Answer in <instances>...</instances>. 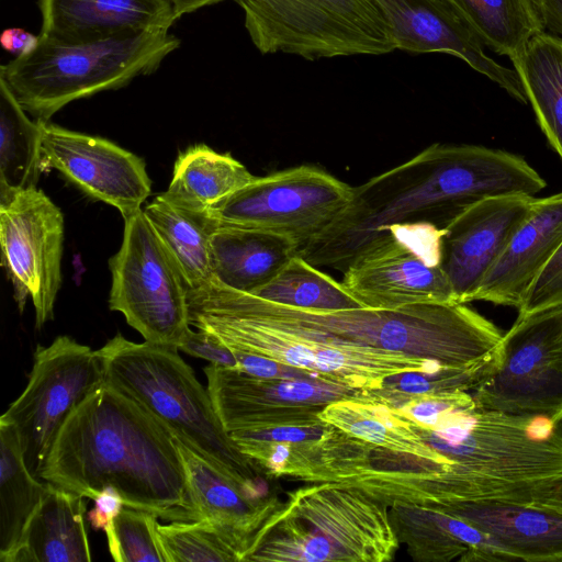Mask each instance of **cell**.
<instances>
[{"instance_id":"24","label":"cell","mask_w":562,"mask_h":562,"mask_svg":"<svg viewBox=\"0 0 562 562\" xmlns=\"http://www.w3.org/2000/svg\"><path fill=\"white\" fill-rule=\"evenodd\" d=\"M83 498L47 483L41 503L7 562H90Z\"/></svg>"},{"instance_id":"3","label":"cell","mask_w":562,"mask_h":562,"mask_svg":"<svg viewBox=\"0 0 562 562\" xmlns=\"http://www.w3.org/2000/svg\"><path fill=\"white\" fill-rule=\"evenodd\" d=\"M414 426L448 460L449 469L392 505L522 503L536 490L562 477V423L476 407L448 415L431 427Z\"/></svg>"},{"instance_id":"30","label":"cell","mask_w":562,"mask_h":562,"mask_svg":"<svg viewBox=\"0 0 562 562\" xmlns=\"http://www.w3.org/2000/svg\"><path fill=\"white\" fill-rule=\"evenodd\" d=\"M0 76V203L37 186L42 168V125L31 120Z\"/></svg>"},{"instance_id":"33","label":"cell","mask_w":562,"mask_h":562,"mask_svg":"<svg viewBox=\"0 0 562 562\" xmlns=\"http://www.w3.org/2000/svg\"><path fill=\"white\" fill-rule=\"evenodd\" d=\"M250 294L273 303L307 310L339 311L362 307L341 282L299 255L271 281Z\"/></svg>"},{"instance_id":"21","label":"cell","mask_w":562,"mask_h":562,"mask_svg":"<svg viewBox=\"0 0 562 562\" xmlns=\"http://www.w3.org/2000/svg\"><path fill=\"white\" fill-rule=\"evenodd\" d=\"M484 532L508 561L562 562V512L510 501H458L434 506Z\"/></svg>"},{"instance_id":"25","label":"cell","mask_w":562,"mask_h":562,"mask_svg":"<svg viewBox=\"0 0 562 562\" xmlns=\"http://www.w3.org/2000/svg\"><path fill=\"white\" fill-rule=\"evenodd\" d=\"M293 238L261 229L217 226L211 236L213 277L233 290L254 293L296 256Z\"/></svg>"},{"instance_id":"17","label":"cell","mask_w":562,"mask_h":562,"mask_svg":"<svg viewBox=\"0 0 562 562\" xmlns=\"http://www.w3.org/2000/svg\"><path fill=\"white\" fill-rule=\"evenodd\" d=\"M390 26L396 49L457 56L517 101L528 98L514 69L488 57L483 43L449 0H371Z\"/></svg>"},{"instance_id":"35","label":"cell","mask_w":562,"mask_h":562,"mask_svg":"<svg viewBox=\"0 0 562 562\" xmlns=\"http://www.w3.org/2000/svg\"><path fill=\"white\" fill-rule=\"evenodd\" d=\"M158 535L167 562L245 561L249 550L239 536L206 518L158 524Z\"/></svg>"},{"instance_id":"6","label":"cell","mask_w":562,"mask_h":562,"mask_svg":"<svg viewBox=\"0 0 562 562\" xmlns=\"http://www.w3.org/2000/svg\"><path fill=\"white\" fill-rule=\"evenodd\" d=\"M387 507L346 483L297 488L269 518L245 561H390L400 540Z\"/></svg>"},{"instance_id":"7","label":"cell","mask_w":562,"mask_h":562,"mask_svg":"<svg viewBox=\"0 0 562 562\" xmlns=\"http://www.w3.org/2000/svg\"><path fill=\"white\" fill-rule=\"evenodd\" d=\"M179 45L168 30L85 43H63L40 34L37 46L2 65L0 76L29 114L48 122L75 100L123 88L138 76L155 72Z\"/></svg>"},{"instance_id":"34","label":"cell","mask_w":562,"mask_h":562,"mask_svg":"<svg viewBox=\"0 0 562 562\" xmlns=\"http://www.w3.org/2000/svg\"><path fill=\"white\" fill-rule=\"evenodd\" d=\"M497 359L498 349L493 357L469 366H442L430 371L401 372L384 379L378 389L359 391L357 397L398 408L420 396L457 391L471 392L492 373Z\"/></svg>"},{"instance_id":"13","label":"cell","mask_w":562,"mask_h":562,"mask_svg":"<svg viewBox=\"0 0 562 562\" xmlns=\"http://www.w3.org/2000/svg\"><path fill=\"white\" fill-rule=\"evenodd\" d=\"M352 187L314 166L256 177L206 215L217 226L273 232L299 247L325 229L349 204Z\"/></svg>"},{"instance_id":"1","label":"cell","mask_w":562,"mask_h":562,"mask_svg":"<svg viewBox=\"0 0 562 562\" xmlns=\"http://www.w3.org/2000/svg\"><path fill=\"white\" fill-rule=\"evenodd\" d=\"M547 186L519 155L479 145L432 144L409 160L352 187L345 210L296 255L315 267L344 271L394 225L445 228L486 198L533 195Z\"/></svg>"},{"instance_id":"10","label":"cell","mask_w":562,"mask_h":562,"mask_svg":"<svg viewBox=\"0 0 562 562\" xmlns=\"http://www.w3.org/2000/svg\"><path fill=\"white\" fill-rule=\"evenodd\" d=\"M443 234L429 223L394 225L348 263L341 283L367 308L456 304L441 265Z\"/></svg>"},{"instance_id":"28","label":"cell","mask_w":562,"mask_h":562,"mask_svg":"<svg viewBox=\"0 0 562 562\" xmlns=\"http://www.w3.org/2000/svg\"><path fill=\"white\" fill-rule=\"evenodd\" d=\"M179 269L187 288L196 290L213 280L211 236L216 228L206 215L177 206L162 193L143 210Z\"/></svg>"},{"instance_id":"11","label":"cell","mask_w":562,"mask_h":562,"mask_svg":"<svg viewBox=\"0 0 562 562\" xmlns=\"http://www.w3.org/2000/svg\"><path fill=\"white\" fill-rule=\"evenodd\" d=\"M562 306L517 316L497 364L471 394L477 408L562 423Z\"/></svg>"},{"instance_id":"9","label":"cell","mask_w":562,"mask_h":562,"mask_svg":"<svg viewBox=\"0 0 562 562\" xmlns=\"http://www.w3.org/2000/svg\"><path fill=\"white\" fill-rule=\"evenodd\" d=\"M109 267L110 310L122 313L145 341L178 349L191 329L188 288L143 210L124 218Z\"/></svg>"},{"instance_id":"45","label":"cell","mask_w":562,"mask_h":562,"mask_svg":"<svg viewBox=\"0 0 562 562\" xmlns=\"http://www.w3.org/2000/svg\"><path fill=\"white\" fill-rule=\"evenodd\" d=\"M524 503L543 505L562 512V477L536 490Z\"/></svg>"},{"instance_id":"37","label":"cell","mask_w":562,"mask_h":562,"mask_svg":"<svg viewBox=\"0 0 562 562\" xmlns=\"http://www.w3.org/2000/svg\"><path fill=\"white\" fill-rule=\"evenodd\" d=\"M157 518L149 512L124 505L104 530L112 559L116 562H167Z\"/></svg>"},{"instance_id":"44","label":"cell","mask_w":562,"mask_h":562,"mask_svg":"<svg viewBox=\"0 0 562 562\" xmlns=\"http://www.w3.org/2000/svg\"><path fill=\"white\" fill-rule=\"evenodd\" d=\"M544 30L562 38V0H535Z\"/></svg>"},{"instance_id":"41","label":"cell","mask_w":562,"mask_h":562,"mask_svg":"<svg viewBox=\"0 0 562 562\" xmlns=\"http://www.w3.org/2000/svg\"><path fill=\"white\" fill-rule=\"evenodd\" d=\"M236 370L265 379H316L307 371L257 355L234 352Z\"/></svg>"},{"instance_id":"42","label":"cell","mask_w":562,"mask_h":562,"mask_svg":"<svg viewBox=\"0 0 562 562\" xmlns=\"http://www.w3.org/2000/svg\"><path fill=\"white\" fill-rule=\"evenodd\" d=\"M93 501L94 506L88 512V520L94 530H105L123 508V498L116 490L109 486L101 491Z\"/></svg>"},{"instance_id":"2","label":"cell","mask_w":562,"mask_h":562,"mask_svg":"<svg viewBox=\"0 0 562 562\" xmlns=\"http://www.w3.org/2000/svg\"><path fill=\"white\" fill-rule=\"evenodd\" d=\"M38 479L90 499L110 486L125 506L170 522L202 519L176 435L105 381L68 416Z\"/></svg>"},{"instance_id":"18","label":"cell","mask_w":562,"mask_h":562,"mask_svg":"<svg viewBox=\"0 0 562 562\" xmlns=\"http://www.w3.org/2000/svg\"><path fill=\"white\" fill-rule=\"evenodd\" d=\"M535 200L528 194L486 198L464 210L443 228L441 265L458 303L472 302L481 280Z\"/></svg>"},{"instance_id":"29","label":"cell","mask_w":562,"mask_h":562,"mask_svg":"<svg viewBox=\"0 0 562 562\" xmlns=\"http://www.w3.org/2000/svg\"><path fill=\"white\" fill-rule=\"evenodd\" d=\"M510 60L541 131L562 159V38L540 32Z\"/></svg>"},{"instance_id":"31","label":"cell","mask_w":562,"mask_h":562,"mask_svg":"<svg viewBox=\"0 0 562 562\" xmlns=\"http://www.w3.org/2000/svg\"><path fill=\"white\" fill-rule=\"evenodd\" d=\"M0 442V561L7 562L41 503L47 483L29 471L14 427L1 418Z\"/></svg>"},{"instance_id":"23","label":"cell","mask_w":562,"mask_h":562,"mask_svg":"<svg viewBox=\"0 0 562 562\" xmlns=\"http://www.w3.org/2000/svg\"><path fill=\"white\" fill-rule=\"evenodd\" d=\"M321 422L363 440L374 449L414 456L419 462L413 475L398 486L411 490L434 482L448 472V460L418 434L414 423L394 408L356 396L329 403Z\"/></svg>"},{"instance_id":"14","label":"cell","mask_w":562,"mask_h":562,"mask_svg":"<svg viewBox=\"0 0 562 562\" xmlns=\"http://www.w3.org/2000/svg\"><path fill=\"white\" fill-rule=\"evenodd\" d=\"M64 231L61 210L37 188L0 203L2 266L20 313L31 299L37 329L54 318L63 279Z\"/></svg>"},{"instance_id":"38","label":"cell","mask_w":562,"mask_h":562,"mask_svg":"<svg viewBox=\"0 0 562 562\" xmlns=\"http://www.w3.org/2000/svg\"><path fill=\"white\" fill-rule=\"evenodd\" d=\"M476 407L471 392L457 391L420 396L394 409L420 426L431 427L448 415Z\"/></svg>"},{"instance_id":"16","label":"cell","mask_w":562,"mask_h":562,"mask_svg":"<svg viewBox=\"0 0 562 562\" xmlns=\"http://www.w3.org/2000/svg\"><path fill=\"white\" fill-rule=\"evenodd\" d=\"M42 125V168L60 172L89 198L116 207L123 218L142 210L151 193L143 158L109 139Z\"/></svg>"},{"instance_id":"19","label":"cell","mask_w":562,"mask_h":562,"mask_svg":"<svg viewBox=\"0 0 562 562\" xmlns=\"http://www.w3.org/2000/svg\"><path fill=\"white\" fill-rule=\"evenodd\" d=\"M229 437L259 472L312 484L352 480L369 467L373 450L368 442L333 425L323 437L307 440L261 441Z\"/></svg>"},{"instance_id":"4","label":"cell","mask_w":562,"mask_h":562,"mask_svg":"<svg viewBox=\"0 0 562 562\" xmlns=\"http://www.w3.org/2000/svg\"><path fill=\"white\" fill-rule=\"evenodd\" d=\"M239 307L356 350L402 352L445 367L488 359L503 334L467 304H423L397 310L317 311L286 306L223 285Z\"/></svg>"},{"instance_id":"5","label":"cell","mask_w":562,"mask_h":562,"mask_svg":"<svg viewBox=\"0 0 562 562\" xmlns=\"http://www.w3.org/2000/svg\"><path fill=\"white\" fill-rule=\"evenodd\" d=\"M95 351L105 383L146 407L181 442L256 498L258 469L225 431L207 389L177 348L137 344L117 334Z\"/></svg>"},{"instance_id":"39","label":"cell","mask_w":562,"mask_h":562,"mask_svg":"<svg viewBox=\"0 0 562 562\" xmlns=\"http://www.w3.org/2000/svg\"><path fill=\"white\" fill-rule=\"evenodd\" d=\"M562 306V243L529 288L518 316Z\"/></svg>"},{"instance_id":"36","label":"cell","mask_w":562,"mask_h":562,"mask_svg":"<svg viewBox=\"0 0 562 562\" xmlns=\"http://www.w3.org/2000/svg\"><path fill=\"white\" fill-rule=\"evenodd\" d=\"M391 519L398 540L413 559L427 562L460 560L468 548L453 535L446 513L415 505H392Z\"/></svg>"},{"instance_id":"27","label":"cell","mask_w":562,"mask_h":562,"mask_svg":"<svg viewBox=\"0 0 562 562\" xmlns=\"http://www.w3.org/2000/svg\"><path fill=\"white\" fill-rule=\"evenodd\" d=\"M255 179L231 154H221L205 144H198L179 154L171 182L162 194L179 207L207 215Z\"/></svg>"},{"instance_id":"40","label":"cell","mask_w":562,"mask_h":562,"mask_svg":"<svg viewBox=\"0 0 562 562\" xmlns=\"http://www.w3.org/2000/svg\"><path fill=\"white\" fill-rule=\"evenodd\" d=\"M178 350H182L192 357L207 360L210 363L233 369L237 367L234 352L216 336L203 329H198L196 331L190 329L178 347Z\"/></svg>"},{"instance_id":"12","label":"cell","mask_w":562,"mask_h":562,"mask_svg":"<svg viewBox=\"0 0 562 562\" xmlns=\"http://www.w3.org/2000/svg\"><path fill=\"white\" fill-rule=\"evenodd\" d=\"M104 383L95 350L69 336L37 345L22 394L1 419L18 435L29 471L38 479L52 446L68 416Z\"/></svg>"},{"instance_id":"15","label":"cell","mask_w":562,"mask_h":562,"mask_svg":"<svg viewBox=\"0 0 562 562\" xmlns=\"http://www.w3.org/2000/svg\"><path fill=\"white\" fill-rule=\"evenodd\" d=\"M207 392L227 434L321 423L318 414L358 391L319 379H265L210 363Z\"/></svg>"},{"instance_id":"32","label":"cell","mask_w":562,"mask_h":562,"mask_svg":"<svg viewBox=\"0 0 562 562\" xmlns=\"http://www.w3.org/2000/svg\"><path fill=\"white\" fill-rule=\"evenodd\" d=\"M483 45L514 58L544 27L535 0H449Z\"/></svg>"},{"instance_id":"20","label":"cell","mask_w":562,"mask_h":562,"mask_svg":"<svg viewBox=\"0 0 562 562\" xmlns=\"http://www.w3.org/2000/svg\"><path fill=\"white\" fill-rule=\"evenodd\" d=\"M562 243V192L535 200L506 247L473 293L517 310L541 270Z\"/></svg>"},{"instance_id":"26","label":"cell","mask_w":562,"mask_h":562,"mask_svg":"<svg viewBox=\"0 0 562 562\" xmlns=\"http://www.w3.org/2000/svg\"><path fill=\"white\" fill-rule=\"evenodd\" d=\"M176 442L202 519H210L239 536L248 543L249 553L263 526L283 503L247 495L177 437Z\"/></svg>"},{"instance_id":"43","label":"cell","mask_w":562,"mask_h":562,"mask_svg":"<svg viewBox=\"0 0 562 562\" xmlns=\"http://www.w3.org/2000/svg\"><path fill=\"white\" fill-rule=\"evenodd\" d=\"M40 35H34L20 27L5 29L0 37L2 47L20 57L31 53L38 44Z\"/></svg>"},{"instance_id":"22","label":"cell","mask_w":562,"mask_h":562,"mask_svg":"<svg viewBox=\"0 0 562 562\" xmlns=\"http://www.w3.org/2000/svg\"><path fill=\"white\" fill-rule=\"evenodd\" d=\"M41 35L63 43H85L150 30L176 21L168 0H38Z\"/></svg>"},{"instance_id":"46","label":"cell","mask_w":562,"mask_h":562,"mask_svg":"<svg viewBox=\"0 0 562 562\" xmlns=\"http://www.w3.org/2000/svg\"><path fill=\"white\" fill-rule=\"evenodd\" d=\"M173 9L176 20L182 15L194 12L203 7L218 3L223 0H168Z\"/></svg>"},{"instance_id":"47","label":"cell","mask_w":562,"mask_h":562,"mask_svg":"<svg viewBox=\"0 0 562 562\" xmlns=\"http://www.w3.org/2000/svg\"><path fill=\"white\" fill-rule=\"evenodd\" d=\"M560 347H561V353H562V324H561V331H560Z\"/></svg>"},{"instance_id":"8","label":"cell","mask_w":562,"mask_h":562,"mask_svg":"<svg viewBox=\"0 0 562 562\" xmlns=\"http://www.w3.org/2000/svg\"><path fill=\"white\" fill-rule=\"evenodd\" d=\"M255 47L307 60L384 55L396 49L371 0H234Z\"/></svg>"}]
</instances>
